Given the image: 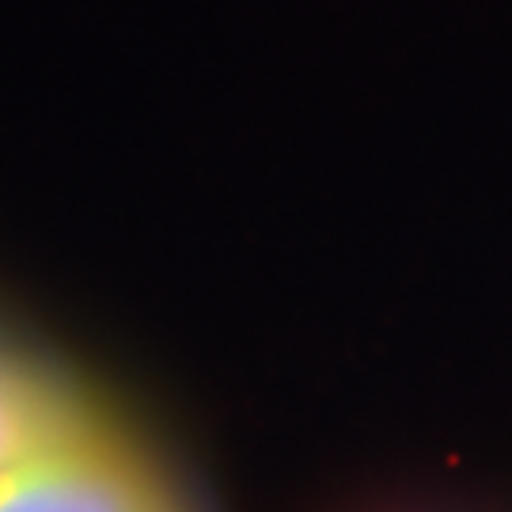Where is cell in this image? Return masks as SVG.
Instances as JSON below:
<instances>
[{
    "label": "cell",
    "instance_id": "obj_1",
    "mask_svg": "<svg viewBox=\"0 0 512 512\" xmlns=\"http://www.w3.org/2000/svg\"><path fill=\"white\" fill-rule=\"evenodd\" d=\"M0 512H183L141 459L103 429L42 448L0 475Z\"/></svg>",
    "mask_w": 512,
    "mask_h": 512
},
{
    "label": "cell",
    "instance_id": "obj_2",
    "mask_svg": "<svg viewBox=\"0 0 512 512\" xmlns=\"http://www.w3.org/2000/svg\"><path fill=\"white\" fill-rule=\"evenodd\" d=\"M92 421L80 406L57 399L50 387L0 368V475L42 448L88 433Z\"/></svg>",
    "mask_w": 512,
    "mask_h": 512
}]
</instances>
